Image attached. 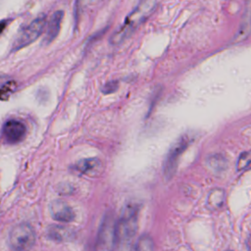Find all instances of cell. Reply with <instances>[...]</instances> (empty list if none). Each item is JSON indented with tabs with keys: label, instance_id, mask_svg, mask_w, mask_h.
Returning a JSON list of instances; mask_svg holds the SVG:
<instances>
[{
	"label": "cell",
	"instance_id": "cell-7",
	"mask_svg": "<svg viewBox=\"0 0 251 251\" xmlns=\"http://www.w3.org/2000/svg\"><path fill=\"white\" fill-rule=\"evenodd\" d=\"M26 127L19 120H9L4 124L3 135L10 144H16L22 141L25 135Z\"/></svg>",
	"mask_w": 251,
	"mask_h": 251
},
{
	"label": "cell",
	"instance_id": "cell-11",
	"mask_svg": "<svg viewBox=\"0 0 251 251\" xmlns=\"http://www.w3.org/2000/svg\"><path fill=\"white\" fill-rule=\"evenodd\" d=\"M48 237L55 241L70 240L73 234V230L64 226H53L47 230Z\"/></svg>",
	"mask_w": 251,
	"mask_h": 251
},
{
	"label": "cell",
	"instance_id": "cell-14",
	"mask_svg": "<svg viewBox=\"0 0 251 251\" xmlns=\"http://www.w3.org/2000/svg\"><path fill=\"white\" fill-rule=\"evenodd\" d=\"M248 247H249V249H250V251H251V236H250L249 239H248Z\"/></svg>",
	"mask_w": 251,
	"mask_h": 251
},
{
	"label": "cell",
	"instance_id": "cell-1",
	"mask_svg": "<svg viewBox=\"0 0 251 251\" xmlns=\"http://www.w3.org/2000/svg\"><path fill=\"white\" fill-rule=\"evenodd\" d=\"M157 5V0H141V2L126 17L124 25L112 35L110 41L117 45L127 38L150 15Z\"/></svg>",
	"mask_w": 251,
	"mask_h": 251
},
{
	"label": "cell",
	"instance_id": "cell-13",
	"mask_svg": "<svg viewBox=\"0 0 251 251\" xmlns=\"http://www.w3.org/2000/svg\"><path fill=\"white\" fill-rule=\"evenodd\" d=\"M217 196H215V192L213 191L209 197V202L213 206H220L223 203V191L222 190H217Z\"/></svg>",
	"mask_w": 251,
	"mask_h": 251
},
{
	"label": "cell",
	"instance_id": "cell-3",
	"mask_svg": "<svg viewBox=\"0 0 251 251\" xmlns=\"http://www.w3.org/2000/svg\"><path fill=\"white\" fill-rule=\"evenodd\" d=\"M35 242V232L28 224L15 226L9 234V243L15 251H29Z\"/></svg>",
	"mask_w": 251,
	"mask_h": 251
},
{
	"label": "cell",
	"instance_id": "cell-6",
	"mask_svg": "<svg viewBox=\"0 0 251 251\" xmlns=\"http://www.w3.org/2000/svg\"><path fill=\"white\" fill-rule=\"evenodd\" d=\"M189 143V140L186 136H181L171 148V150L169 151V154L166 158L165 161V165H164V174L166 177H172V176H174L176 165H177V161L179 156L181 155V153L185 150V148L187 147Z\"/></svg>",
	"mask_w": 251,
	"mask_h": 251
},
{
	"label": "cell",
	"instance_id": "cell-12",
	"mask_svg": "<svg viewBox=\"0 0 251 251\" xmlns=\"http://www.w3.org/2000/svg\"><path fill=\"white\" fill-rule=\"evenodd\" d=\"M15 89H16V82L15 81L6 82L1 88V98H2V100L8 99L9 96L13 93V91Z\"/></svg>",
	"mask_w": 251,
	"mask_h": 251
},
{
	"label": "cell",
	"instance_id": "cell-15",
	"mask_svg": "<svg viewBox=\"0 0 251 251\" xmlns=\"http://www.w3.org/2000/svg\"><path fill=\"white\" fill-rule=\"evenodd\" d=\"M131 251H133V250H131Z\"/></svg>",
	"mask_w": 251,
	"mask_h": 251
},
{
	"label": "cell",
	"instance_id": "cell-5",
	"mask_svg": "<svg viewBox=\"0 0 251 251\" xmlns=\"http://www.w3.org/2000/svg\"><path fill=\"white\" fill-rule=\"evenodd\" d=\"M116 245V224L113 217L107 215L100 226L94 251H113Z\"/></svg>",
	"mask_w": 251,
	"mask_h": 251
},
{
	"label": "cell",
	"instance_id": "cell-9",
	"mask_svg": "<svg viewBox=\"0 0 251 251\" xmlns=\"http://www.w3.org/2000/svg\"><path fill=\"white\" fill-rule=\"evenodd\" d=\"M102 163L97 158H86L81 159L75 165V169L86 176H95L102 172Z\"/></svg>",
	"mask_w": 251,
	"mask_h": 251
},
{
	"label": "cell",
	"instance_id": "cell-10",
	"mask_svg": "<svg viewBox=\"0 0 251 251\" xmlns=\"http://www.w3.org/2000/svg\"><path fill=\"white\" fill-rule=\"evenodd\" d=\"M63 16H64V12L61 10L55 12L51 16L50 20L48 21L47 29H46V33L44 36V41L46 43H50L58 35L60 28H61V23L63 20Z\"/></svg>",
	"mask_w": 251,
	"mask_h": 251
},
{
	"label": "cell",
	"instance_id": "cell-8",
	"mask_svg": "<svg viewBox=\"0 0 251 251\" xmlns=\"http://www.w3.org/2000/svg\"><path fill=\"white\" fill-rule=\"evenodd\" d=\"M52 218L60 223H71L75 219V213L71 206L63 200H55L50 205Z\"/></svg>",
	"mask_w": 251,
	"mask_h": 251
},
{
	"label": "cell",
	"instance_id": "cell-2",
	"mask_svg": "<svg viewBox=\"0 0 251 251\" xmlns=\"http://www.w3.org/2000/svg\"><path fill=\"white\" fill-rule=\"evenodd\" d=\"M137 207L134 205L125 209L116 224V242L120 247L126 246L133 238L137 229Z\"/></svg>",
	"mask_w": 251,
	"mask_h": 251
},
{
	"label": "cell",
	"instance_id": "cell-4",
	"mask_svg": "<svg viewBox=\"0 0 251 251\" xmlns=\"http://www.w3.org/2000/svg\"><path fill=\"white\" fill-rule=\"evenodd\" d=\"M46 25L47 21L45 16H41L33 20L18 33L13 44V50H19L35 41L43 32Z\"/></svg>",
	"mask_w": 251,
	"mask_h": 251
}]
</instances>
